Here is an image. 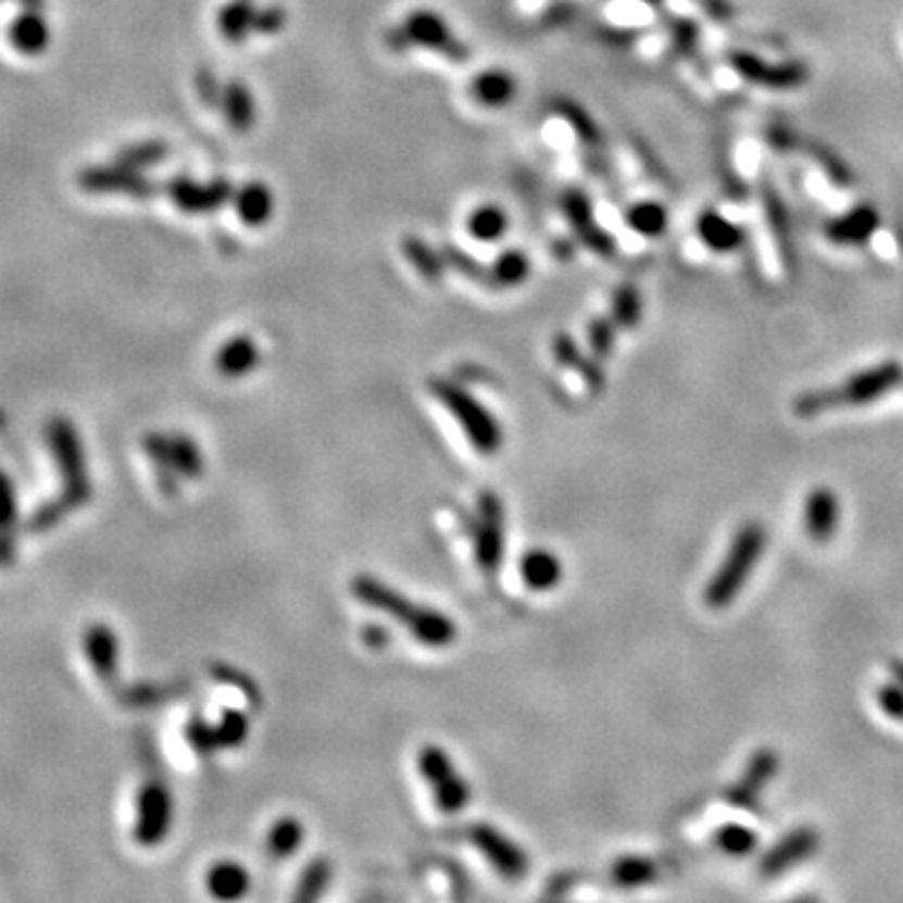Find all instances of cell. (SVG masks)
Masks as SVG:
<instances>
[{
    "mask_svg": "<svg viewBox=\"0 0 903 903\" xmlns=\"http://www.w3.org/2000/svg\"><path fill=\"white\" fill-rule=\"evenodd\" d=\"M352 590H354V595L367 602V605L400 617L402 625H406V630H410L417 640L425 642V645L444 648L457 638V628H454V623L450 620V617L437 613V610L432 607L412 605V600L402 598L400 592L387 588L385 582L372 580V577L362 575V577H354Z\"/></svg>",
    "mask_w": 903,
    "mask_h": 903,
    "instance_id": "6da1fadb",
    "label": "cell"
},
{
    "mask_svg": "<svg viewBox=\"0 0 903 903\" xmlns=\"http://www.w3.org/2000/svg\"><path fill=\"white\" fill-rule=\"evenodd\" d=\"M903 381V367L899 362H883L878 367L853 374L849 381L831 389H818V392L801 394L793 402V412L799 417H816L820 412L843 410V406L870 404L878 397L889 394Z\"/></svg>",
    "mask_w": 903,
    "mask_h": 903,
    "instance_id": "7a4b0ae2",
    "label": "cell"
},
{
    "mask_svg": "<svg viewBox=\"0 0 903 903\" xmlns=\"http://www.w3.org/2000/svg\"><path fill=\"white\" fill-rule=\"evenodd\" d=\"M766 550V530L758 523H748L736 532L733 542H730V550L718 573L711 577L705 588V602L707 607L720 610L728 607L733 598L740 592V588L748 582V577L755 569V563Z\"/></svg>",
    "mask_w": 903,
    "mask_h": 903,
    "instance_id": "3957f363",
    "label": "cell"
},
{
    "mask_svg": "<svg viewBox=\"0 0 903 903\" xmlns=\"http://www.w3.org/2000/svg\"><path fill=\"white\" fill-rule=\"evenodd\" d=\"M419 770L425 773L429 783L435 788L437 805L444 813H457L469 801V786L467 780L454 770L450 755L439 748H425L419 753Z\"/></svg>",
    "mask_w": 903,
    "mask_h": 903,
    "instance_id": "277c9868",
    "label": "cell"
},
{
    "mask_svg": "<svg viewBox=\"0 0 903 903\" xmlns=\"http://www.w3.org/2000/svg\"><path fill=\"white\" fill-rule=\"evenodd\" d=\"M730 66H733L748 84L776 88V91H786V88H799L808 80V68L805 63L788 61V63H768L758 59V55L736 51L728 55Z\"/></svg>",
    "mask_w": 903,
    "mask_h": 903,
    "instance_id": "5b68a950",
    "label": "cell"
},
{
    "mask_svg": "<svg viewBox=\"0 0 903 903\" xmlns=\"http://www.w3.org/2000/svg\"><path fill=\"white\" fill-rule=\"evenodd\" d=\"M439 392H444V400L450 404V410L454 412V417L460 419V425L465 427L467 437L472 439V444H475V450L485 452V454H492L494 450L500 447V427L498 422H494L490 414H487L482 406L475 404V400H469L467 394H460V392H452V389H439Z\"/></svg>",
    "mask_w": 903,
    "mask_h": 903,
    "instance_id": "8992f818",
    "label": "cell"
},
{
    "mask_svg": "<svg viewBox=\"0 0 903 903\" xmlns=\"http://www.w3.org/2000/svg\"><path fill=\"white\" fill-rule=\"evenodd\" d=\"M818 849V833L813 828H799V831L788 833L783 841H778L773 849L763 856L758 870L763 876H780L793 866H799L801 861L813 856Z\"/></svg>",
    "mask_w": 903,
    "mask_h": 903,
    "instance_id": "52a82bcc",
    "label": "cell"
},
{
    "mask_svg": "<svg viewBox=\"0 0 903 903\" xmlns=\"http://www.w3.org/2000/svg\"><path fill=\"white\" fill-rule=\"evenodd\" d=\"M778 770V755L773 751H758L748 763L743 776H740L733 788H728L726 799L736 808H751V805L758 801L763 788L768 786V780L776 776Z\"/></svg>",
    "mask_w": 903,
    "mask_h": 903,
    "instance_id": "ba28073f",
    "label": "cell"
},
{
    "mask_svg": "<svg viewBox=\"0 0 903 903\" xmlns=\"http://www.w3.org/2000/svg\"><path fill=\"white\" fill-rule=\"evenodd\" d=\"M878 224H881L878 211L864 203V206L851 209L849 214L831 218L824 226V234L828 241L838 243V247H861V243H866L876 234Z\"/></svg>",
    "mask_w": 903,
    "mask_h": 903,
    "instance_id": "9c48e42d",
    "label": "cell"
},
{
    "mask_svg": "<svg viewBox=\"0 0 903 903\" xmlns=\"http://www.w3.org/2000/svg\"><path fill=\"white\" fill-rule=\"evenodd\" d=\"M472 838H475L477 849L482 851L485 856L490 858V864L498 870H502L504 876H519L527 870L525 853L519 851L515 843L494 831V828L479 826L472 831Z\"/></svg>",
    "mask_w": 903,
    "mask_h": 903,
    "instance_id": "30bf717a",
    "label": "cell"
},
{
    "mask_svg": "<svg viewBox=\"0 0 903 903\" xmlns=\"http://www.w3.org/2000/svg\"><path fill=\"white\" fill-rule=\"evenodd\" d=\"M803 519H805V532H808V537H813V540L816 542L831 540V535L838 527L836 492L828 490V487H818V490H813L808 494V500H805Z\"/></svg>",
    "mask_w": 903,
    "mask_h": 903,
    "instance_id": "8fae6325",
    "label": "cell"
},
{
    "mask_svg": "<svg viewBox=\"0 0 903 903\" xmlns=\"http://www.w3.org/2000/svg\"><path fill=\"white\" fill-rule=\"evenodd\" d=\"M695 229L705 247L718 251V254L736 251L740 243H743V231H740L730 218H726L713 209H707L701 216H698Z\"/></svg>",
    "mask_w": 903,
    "mask_h": 903,
    "instance_id": "7c38bea8",
    "label": "cell"
},
{
    "mask_svg": "<svg viewBox=\"0 0 903 903\" xmlns=\"http://www.w3.org/2000/svg\"><path fill=\"white\" fill-rule=\"evenodd\" d=\"M563 563L552 555L550 550H532L527 552L519 563V575H523L525 585L537 592H548L557 588L560 580H563Z\"/></svg>",
    "mask_w": 903,
    "mask_h": 903,
    "instance_id": "4fadbf2b",
    "label": "cell"
},
{
    "mask_svg": "<svg viewBox=\"0 0 903 903\" xmlns=\"http://www.w3.org/2000/svg\"><path fill=\"white\" fill-rule=\"evenodd\" d=\"M472 93L479 105L487 109H502L507 105L517 93V80L507 71H485L479 73L472 84Z\"/></svg>",
    "mask_w": 903,
    "mask_h": 903,
    "instance_id": "5bb4252c",
    "label": "cell"
},
{
    "mask_svg": "<svg viewBox=\"0 0 903 903\" xmlns=\"http://www.w3.org/2000/svg\"><path fill=\"white\" fill-rule=\"evenodd\" d=\"M171 826V799L164 788H149L143 793V816H141V838L146 843L164 838Z\"/></svg>",
    "mask_w": 903,
    "mask_h": 903,
    "instance_id": "9a60e30c",
    "label": "cell"
},
{
    "mask_svg": "<svg viewBox=\"0 0 903 903\" xmlns=\"http://www.w3.org/2000/svg\"><path fill=\"white\" fill-rule=\"evenodd\" d=\"M206 881H209V891L214 893L216 899H224V901H234L249 891L247 868L234 864V861L216 864L209 870Z\"/></svg>",
    "mask_w": 903,
    "mask_h": 903,
    "instance_id": "2e32d148",
    "label": "cell"
},
{
    "mask_svg": "<svg viewBox=\"0 0 903 903\" xmlns=\"http://www.w3.org/2000/svg\"><path fill=\"white\" fill-rule=\"evenodd\" d=\"M256 360H259V352L254 347V341L249 337H236L231 339L229 344L218 349L216 354V367L226 377H239V374H247L256 367Z\"/></svg>",
    "mask_w": 903,
    "mask_h": 903,
    "instance_id": "e0dca14e",
    "label": "cell"
},
{
    "mask_svg": "<svg viewBox=\"0 0 903 903\" xmlns=\"http://www.w3.org/2000/svg\"><path fill=\"white\" fill-rule=\"evenodd\" d=\"M628 224L630 229H636L640 236L655 239V236H661L668 229V211L655 201H640L636 206L628 209Z\"/></svg>",
    "mask_w": 903,
    "mask_h": 903,
    "instance_id": "ac0fdd59",
    "label": "cell"
},
{
    "mask_svg": "<svg viewBox=\"0 0 903 903\" xmlns=\"http://www.w3.org/2000/svg\"><path fill=\"white\" fill-rule=\"evenodd\" d=\"M766 214H768V222H770V231L776 236V243L780 249V254H783L786 262H793V239H791V222H788V211L783 206V201L778 199V193L773 189H766Z\"/></svg>",
    "mask_w": 903,
    "mask_h": 903,
    "instance_id": "d6986e66",
    "label": "cell"
},
{
    "mask_svg": "<svg viewBox=\"0 0 903 903\" xmlns=\"http://www.w3.org/2000/svg\"><path fill=\"white\" fill-rule=\"evenodd\" d=\"M239 216L243 222L251 224V226H259V224H266V218L272 216L274 211V199H272V191L266 189V186H247V189L241 191L239 197Z\"/></svg>",
    "mask_w": 903,
    "mask_h": 903,
    "instance_id": "ffe728a7",
    "label": "cell"
},
{
    "mask_svg": "<svg viewBox=\"0 0 903 903\" xmlns=\"http://www.w3.org/2000/svg\"><path fill=\"white\" fill-rule=\"evenodd\" d=\"M713 843L718 845L723 853H728V856L740 858V856H751V853L758 849V836H755V831H751L748 826L728 824L715 831Z\"/></svg>",
    "mask_w": 903,
    "mask_h": 903,
    "instance_id": "44dd1931",
    "label": "cell"
},
{
    "mask_svg": "<svg viewBox=\"0 0 903 903\" xmlns=\"http://www.w3.org/2000/svg\"><path fill=\"white\" fill-rule=\"evenodd\" d=\"M467 229L479 241H494L507 231V214L498 206H479L472 211Z\"/></svg>",
    "mask_w": 903,
    "mask_h": 903,
    "instance_id": "7402d4cb",
    "label": "cell"
},
{
    "mask_svg": "<svg viewBox=\"0 0 903 903\" xmlns=\"http://www.w3.org/2000/svg\"><path fill=\"white\" fill-rule=\"evenodd\" d=\"M657 876V866L650 858L642 856H628L620 858L613 866V881L617 886H625V889H638V886H645Z\"/></svg>",
    "mask_w": 903,
    "mask_h": 903,
    "instance_id": "603a6c76",
    "label": "cell"
},
{
    "mask_svg": "<svg viewBox=\"0 0 903 903\" xmlns=\"http://www.w3.org/2000/svg\"><path fill=\"white\" fill-rule=\"evenodd\" d=\"M301 838H304V826H301L297 818H281L276 820V826L268 831V851H272L276 858L291 856V853L299 849Z\"/></svg>",
    "mask_w": 903,
    "mask_h": 903,
    "instance_id": "cb8c5ba5",
    "label": "cell"
},
{
    "mask_svg": "<svg viewBox=\"0 0 903 903\" xmlns=\"http://www.w3.org/2000/svg\"><path fill=\"white\" fill-rule=\"evenodd\" d=\"M613 314H615L617 327H623V329L636 327L642 314V301L636 287H620V291H617V297H615V304H613Z\"/></svg>",
    "mask_w": 903,
    "mask_h": 903,
    "instance_id": "d4e9b609",
    "label": "cell"
},
{
    "mask_svg": "<svg viewBox=\"0 0 903 903\" xmlns=\"http://www.w3.org/2000/svg\"><path fill=\"white\" fill-rule=\"evenodd\" d=\"M410 30L417 38V43L427 46H447V28L444 23L432 13H417L410 18Z\"/></svg>",
    "mask_w": 903,
    "mask_h": 903,
    "instance_id": "484cf974",
    "label": "cell"
},
{
    "mask_svg": "<svg viewBox=\"0 0 903 903\" xmlns=\"http://www.w3.org/2000/svg\"><path fill=\"white\" fill-rule=\"evenodd\" d=\"M876 703L893 720H903V688L899 682H886L876 690Z\"/></svg>",
    "mask_w": 903,
    "mask_h": 903,
    "instance_id": "4316f807",
    "label": "cell"
},
{
    "mask_svg": "<svg viewBox=\"0 0 903 903\" xmlns=\"http://www.w3.org/2000/svg\"><path fill=\"white\" fill-rule=\"evenodd\" d=\"M500 279L502 284H519L525 279L527 274V256L525 254H517V251H510L507 256L500 259Z\"/></svg>",
    "mask_w": 903,
    "mask_h": 903,
    "instance_id": "83f0119b",
    "label": "cell"
},
{
    "mask_svg": "<svg viewBox=\"0 0 903 903\" xmlns=\"http://www.w3.org/2000/svg\"><path fill=\"white\" fill-rule=\"evenodd\" d=\"M590 341H592V349H595V354L607 356L610 349H613V341H615L613 324L605 322V319H598L590 327Z\"/></svg>",
    "mask_w": 903,
    "mask_h": 903,
    "instance_id": "f1b7e54d",
    "label": "cell"
},
{
    "mask_svg": "<svg viewBox=\"0 0 903 903\" xmlns=\"http://www.w3.org/2000/svg\"><path fill=\"white\" fill-rule=\"evenodd\" d=\"M695 40H698L695 23L682 21V23H678V26H675V51L688 53L690 48L695 46Z\"/></svg>",
    "mask_w": 903,
    "mask_h": 903,
    "instance_id": "f546056e",
    "label": "cell"
},
{
    "mask_svg": "<svg viewBox=\"0 0 903 903\" xmlns=\"http://www.w3.org/2000/svg\"><path fill=\"white\" fill-rule=\"evenodd\" d=\"M889 670H891V680L899 682V686L903 688V661H891Z\"/></svg>",
    "mask_w": 903,
    "mask_h": 903,
    "instance_id": "4dcf8cb0",
    "label": "cell"
},
{
    "mask_svg": "<svg viewBox=\"0 0 903 903\" xmlns=\"http://www.w3.org/2000/svg\"><path fill=\"white\" fill-rule=\"evenodd\" d=\"M648 3H655V0H648Z\"/></svg>",
    "mask_w": 903,
    "mask_h": 903,
    "instance_id": "1f68e13d",
    "label": "cell"
}]
</instances>
